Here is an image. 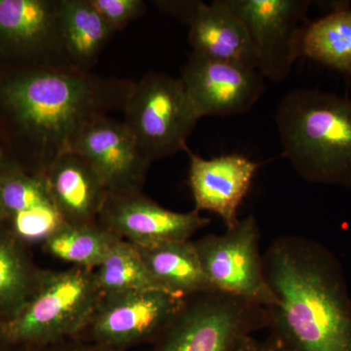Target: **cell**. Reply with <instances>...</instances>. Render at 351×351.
<instances>
[{"label":"cell","instance_id":"1","mask_svg":"<svg viewBox=\"0 0 351 351\" xmlns=\"http://www.w3.org/2000/svg\"><path fill=\"white\" fill-rule=\"evenodd\" d=\"M133 85L69 64L0 63V138L21 170L43 176L90 122L123 110Z\"/></svg>","mask_w":351,"mask_h":351},{"label":"cell","instance_id":"2","mask_svg":"<svg viewBox=\"0 0 351 351\" xmlns=\"http://www.w3.org/2000/svg\"><path fill=\"white\" fill-rule=\"evenodd\" d=\"M278 304L267 308L283 351H351V299L338 258L299 237L274 240L263 256Z\"/></svg>","mask_w":351,"mask_h":351},{"label":"cell","instance_id":"3","mask_svg":"<svg viewBox=\"0 0 351 351\" xmlns=\"http://www.w3.org/2000/svg\"><path fill=\"white\" fill-rule=\"evenodd\" d=\"M277 130L302 179L351 186V100L318 89H295L279 103Z\"/></svg>","mask_w":351,"mask_h":351},{"label":"cell","instance_id":"4","mask_svg":"<svg viewBox=\"0 0 351 351\" xmlns=\"http://www.w3.org/2000/svg\"><path fill=\"white\" fill-rule=\"evenodd\" d=\"M101 294L93 269L71 267L48 271L32 299L12 320L0 324L9 343L49 345L80 336Z\"/></svg>","mask_w":351,"mask_h":351},{"label":"cell","instance_id":"5","mask_svg":"<svg viewBox=\"0 0 351 351\" xmlns=\"http://www.w3.org/2000/svg\"><path fill=\"white\" fill-rule=\"evenodd\" d=\"M269 326L265 307L209 291L186 298L154 351H235Z\"/></svg>","mask_w":351,"mask_h":351},{"label":"cell","instance_id":"6","mask_svg":"<svg viewBox=\"0 0 351 351\" xmlns=\"http://www.w3.org/2000/svg\"><path fill=\"white\" fill-rule=\"evenodd\" d=\"M123 112L124 124L149 164L186 152L200 119L181 78L160 73L134 82Z\"/></svg>","mask_w":351,"mask_h":351},{"label":"cell","instance_id":"7","mask_svg":"<svg viewBox=\"0 0 351 351\" xmlns=\"http://www.w3.org/2000/svg\"><path fill=\"white\" fill-rule=\"evenodd\" d=\"M260 240L257 219L250 215L226 228L225 234L207 235L195 242L212 290L265 308L278 304L265 276Z\"/></svg>","mask_w":351,"mask_h":351},{"label":"cell","instance_id":"8","mask_svg":"<svg viewBox=\"0 0 351 351\" xmlns=\"http://www.w3.org/2000/svg\"><path fill=\"white\" fill-rule=\"evenodd\" d=\"M243 23L258 71L274 82L287 78L302 57L308 0H226Z\"/></svg>","mask_w":351,"mask_h":351},{"label":"cell","instance_id":"9","mask_svg":"<svg viewBox=\"0 0 351 351\" xmlns=\"http://www.w3.org/2000/svg\"><path fill=\"white\" fill-rule=\"evenodd\" d=\"M184 300L162 290L101 295L82 334L88 332L97 346L108 350L157 339L174 320Z\"/></svg>","mask_w":351,"mask_h":351},{"label":"cell","instance_id":"10","mask_svg":"<svg viewBox=\"0 0 351 351\" xmlns=\"http://www.w3.org/2000/svg\"><path fill=\"white\" fill-rule=\"evenodd\" d=\"M180 78L200 119L244 114L265 90L263 76L257 69L193 52Z\"/></svg>","mask_w":351,"mask_h":351},{"label":"cell","instance_id":"11","mask_svg":"<svg viewBox=\"0 0 351 351\" xmlns=\"http://www.w3.org/2000/svg\"><path fill=\"white\" fill-rule=\"evenodd\" d=\"M0 63L69 64L58 0H0Z\"/></svg>","mask_w":351,"mask_h":351},{"label":"cell","instance_id":"12","mask_svg":"<svg viewBox=\"0 0 351 351\" xmlns=\"http://www.w3.org/2000/svg\"><path fill=\"white\" fill-rule=\"evenodd\" d=\"M71 152L93 168L110 195L142 193L149 164L124 122L103 117L78 134Z\"/></svg>","mask_w":351,"mask_h":351},{"label":"cell","instance_id":"13","mask_svg":"<svg viewBox=\"0 0 351 351\" xmlns=\"http://www.w3.org/2000/svg\"><path fill=\"white\" fill-rule=\"evenodd\" d=\"M154 3L189 25V41L195 54L257 69L246 27L226 0H215L210 4L199 0Z\"/></svg>","mask_w":351,"mask_h":351},{"label":"cell","instance_id":"14","mask_svg":"<svg viewBox=\"0 0 351 351\" xmlns=\"http://www.w3.org/2000/svg\"><path fill=\"white\" fill-rule=\"evenodd\" d=\"M98 221L137 247L188 241L210 223V219L196 209L188 213L170 211L142 193L108 195Z\"/></svg>","mask_w":351,"mask_h":351},{"label":"cell","instance_id":"15","mask_svg":"<svg viewBox=\"0 0 351 351\" xmlns=\"http://www.w3.org/2000/svg\"><path fill=\"white\" fill-rule=\"evenodd\" d=\"M189 156V182L197 211L216 214L226 228L239 221V210L248 195L261 163L242 154L202 158L186 149Z\"/></svg>","mask_w":351,"mask_h":351},{"label":"cell","instance_id":"16","mask_svg":"<svg viewBox=\"0 0 351 351\" xmlns=\"http://www.w3.org/2000/svg\"><path fill=\"white\" fill-rule=\"evenodd\" d=\"M4 221L24 243L43 244L64 221L43 176L16 169L0 179Z\"/></svg>","mask_w":351,"mask_h":351},{"label":"cell","instance_id":"17","mask_svg":"<svg viewBox=\"0 0 351 351\" xmlns=\"http://www.w3.org/2000/svg\"><path fill=\"white\" fill-rule=\"evenodd\" d=\"M43 177L64 223L98 221L110 193L83 157L66 152L51 164Z\"/></svg>","mask_w":351,"mask_h":351},{"label":"cell","instance_id":"18","mask_svg":"<svg viewBox=\"0 0 351 351\" xmlns=\"http://www.w3.org/2000/svg\"><path fill=\"white\" fill-rule=\"evenodd\" d=\"M137 249L161 290L181 298L213 291L203 271L195 242H164Z\"/></svg>","mask_w":351,"mask_h":351},{"label":"cell","instance_id":"19","mask_svg":"<svg viewBox=\"0 0 351 351\" xmlns=\"http://www.w3.org/2000/svg\"><path fill=\"white\" fill-rule=\"evenodd\" d=\"M45 272L34 262L29 245L0 221V324L12 320L24 308Z\"/></svg>","mask_w":351,"mask_h":351},{"label":"cell","instance_id":"20","mask_svg":"<svg viewBox=\"0 0 351 351\" xmlns=\"http://www.w3.org/2000/svg\"><path fill=\"white\" fill-rule=\"evenodd\" d=\"M58 16L66 62L90 71L114 32L89 0H58Z\"/></svg>","mask_w":351,"mask_h":351},{"label":"cell","instance_id":"21","mask_svg":"<svg viewBox=\"0 0 351 351\" xmlns=\"http://www.w3.org/2000/svg\"><path fill=\"white\" fill-rule=\"evenodd\" d=\"M302 57L351 76V9L338 2L324 17L308 22L302 32Z\"/></svg>","mask_w":351,"mask_h":351},{"label":"cell","instance_id":"22","mask_svg":"<svg viewBox=\"0 0 351 351\" xmlns=\"http://www.w3.org/2000/svg\"><path fill=\"white\" fill-rule=\"evenodd\" d=\"M119 239L99 221L82 225L64 223L43 244L53 258L71 263V267L96 269Z\"/></svg>","mask_w":351,"mask_h":351},{"label":"cell","instance_id":"23","mask_svg":"<svg viewBox=\"0 0 351 351\" xmlns=\"http://www.w3.org/2000/svg\"><path fill=\"white\" fill-rule=\"evenodd\" d=\"M94 274L101 295L161 290L147 271L137 247L123 239L113 244Z\"/></svg>","mask_w":351,"mask_h":351},{"label":"cell","instance_id":"24","mask_svg":"<svg viewBox=\"0 0 351 351\" xmlns=\"http://www.w3.org/2000/svg\"><path fill=\"white\" fill-rule=\"evenodd\" d=\"M113 32L121 31L145 12L143 0H89Z\"/></svg>","mask_w":351,"mask_h":351},{"label":"cell","instance_id":"25","mask_svg":"<svg viewBox=\"0 0 351 351\" xmlns=\"http://www.w3.org/2000/svg\"><path fill=\"white\" fill-rule=\"evenodd\" d=\"M235 351H283L276 339L269 335L267 339H257L253 336L245 339Z\"/></svg>","mask_w":351,"mask_h":351},{"label":"cell","instance_id":"26","mask_svg":"<svg viewBox=\"0 0 351 351\" xmlns=\"http://www.w3.org/2000/svg\"><path fill=\"white\" fill-rule=\"evenodd\" d=\"M16 169H20V168L13 160L10 154L7 151L3 141L0 138V179Z\"/></svg>","mask_w":351,"mask_h":351},{"label":"cell","instance_id":"27","mask_svg":"<svg viewBox=\"0 0 351 351\" xmlns=\"http://www.w3.org/2000/svg\"><path fill=\"white\" fill-rule=\"evenodd\" d=\"M69 351H110L108 348H101L100 346H97V348H76Z\"/></svg>","mask_w":351,"mask_h":351},{"label":"cell","instance_id":"28","mask_svg":"<svg viewBox=\"0 0 351 351\" xmlns=\"http://www.w3.org/2000/svg\"><path fill=\"white\" fill-rule=\"evenodd\" d=\"M4 217L5 215H4L3 205H2L1 197H0V221H4Z\"/></svg>","mask_w":351,"mask_h":351},{"label":"cell","instance_id":"29","mask_svg":"<svg viewBox=\"0 0 351 351\" xmlns=\"http://www.w3.org/2000/svg\"><path fill=\"white\" fill-rule=\"evenodd\" d=\"M0 339H3V337H2V335H1V331H0Z\"/></svg>","mask_w":351,"mask_h":351}]
</instances>
